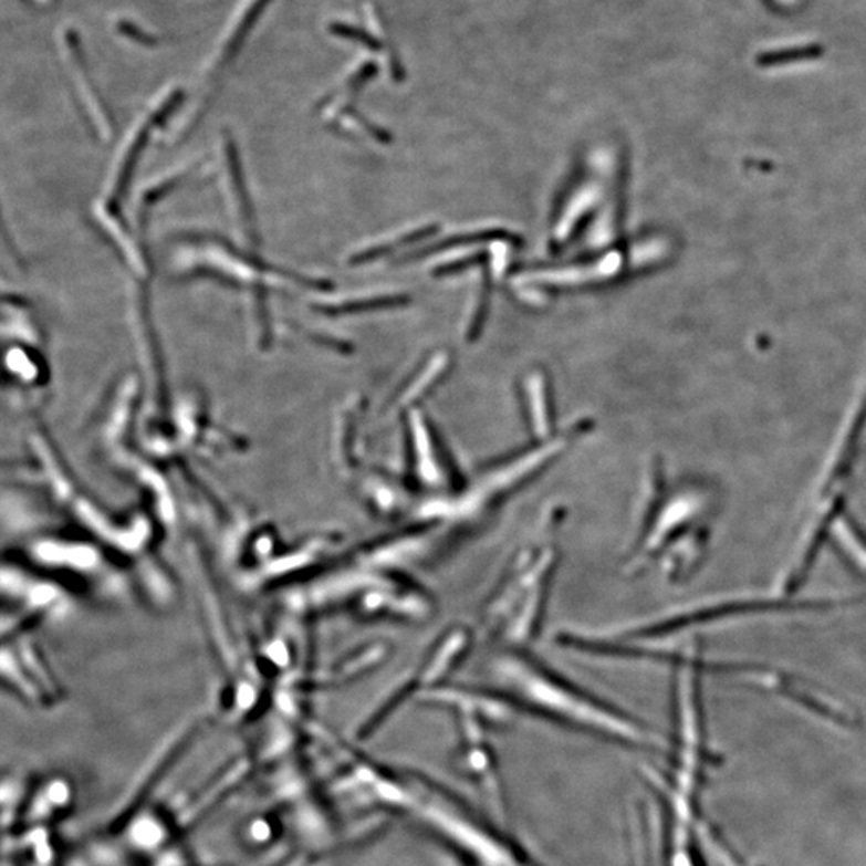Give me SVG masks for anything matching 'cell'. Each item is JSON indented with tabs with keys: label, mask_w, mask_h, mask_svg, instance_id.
I'll list each match as a JSON object with an SVG mask.
<instances>
[{
	"label": "cell",
	"mask_w": 866,
	"mask_h": 866,
	"mask_svg": "<svg viewBox=\"0 0 866 866\" xmlns=\"http://www.w3.org/2000/svg\"><path fill=\"white\" fill-rule=\"evenodd\" d=\"M552 559L551 551L520 559L512 575L491 601L487 609L488 625L501 630L505 639L523 641L533 636L544 607Z\"/></svg>",
	"instance_id": "4"
},
{
	"label": "cell",
	"mask_w": 866,
	"mask_h": 866,
	"mask_svg": "<svg viewBox=\"0 0 866 866\" xmlns=\"http://www.w3.org/2000/svg\"><path fill=\"white\" fill-rule=\"evenodd\" d=\"M222 160L228 206L233 212L238 231L248 244L257 246L260 242V233L259 227H257L255 209L252 205V196L249 195L240 149L230 135L223 137Z\"/></svg>",
	"instance_id": "5"
},
{
	"label": "cell",
	"mask_w": 866,
	"mask_h": 866,
	"mask_svg": "<svg viewBox=\"0 0 866 866\" xmlns=\"http://www.w3.org/2000/svg\"><path fill=\"white\" fill-rule=\"evenodd\" d=\"M406 302H408V299L401 294H374L342 299V301L323 302V304H316L313 309L323 316L342 319V316L362 315V313L377 312V310L395 309V306L406 305Z\"/></svg>",
	"instance_id": "6"
},
{
	"label": "cell",
	"mask_w": 866,
	"mask_h": 866,
	"mask_svg": "<svg viewBox=\"0 0 866 866\" xmlns=\"http://www.w3.org/2000/svg\"><path fill=\"white\" fill-rule=\"evenodd\" d=\"M387 796L398 807L440 837L469 866H540L522 847L473 814L469 807L432 783L400 786L392 783Z\"/></svg>",
	"instance_id": "2"
},
{
	"label": "cell",
	"mask_w": 866,
	"mask_h": 866,
	"mask_svg": "<svg viewBox=\"0 0 866 866\" xmlns=\"http://www.w3.org/2000/svg\"><path fill=\"white\" fill-rule=\"evenodd\" d=\"M181 241L195 246L199 251H205L206 255V263H195L191 269L185 270L184 277L188 280L195 278V280H209L227 288H248L251 298L257 294H269L270 288L288 286V284L313 289V291L333 289L330 280L272 265L254 251H244L234 242L225 240L216 233L188 231L184 233Z\"/></svg>",
	"instance_id": "3"
},
{
	"label": "cell",
	"mask_w": 866,
	"mask_h": 866,
	"mask_svg": "<svg viewBox=\"0 0 866 866\" xmlns=\"http://www.w3.org/2000/svg\"><path fill=\"white\" fill-rule=\"evenodd\" d=\"M822 53V49L818 45H802V48L779 49L769 50V52L761 53L758 62L762 66H776V64H787L804 62V60L817 59Z\"/></svg>",
	"instance_id": "8"
},
{
	"label": "cell",
	"mask_w": 866,
	"mask_h": 866,
	"mask_svg": "<svg viewBox=\"0 0 866 866\" xmlns=\"http://www.w3.org/2000/svg\"><path fill=\"white\" fill-rule=\"evenodd\" d=\"M493 677L509 705L543 714L568 727L626 747L661 748V740L608 705L595 700L536 659L522 651H505L493 665Z\"/></svg>",
	"instance_id": "1"
},
{
	"label": "cell",
	"mask_w": 866,
	"mask_h": 866,
	"mask_svg": "<svg viewBox=\"0 0 866 866\" xmlns=\"http://www.w3.org/2000/svg\"><path fill=\"white\" fill-rule=\"evenodd\" d=\"M192 170H195V167L192 166L181 167V169L176 170V173L167 174V176L153 181V184L146 188L144 195H142V213H148L149 209H152L153 206L158 205L160 199L166 198L167 195H170L176 188L180 187V185L191 176Z\"/></svg>",
	"instance_id": "7"
}]
</instances>
